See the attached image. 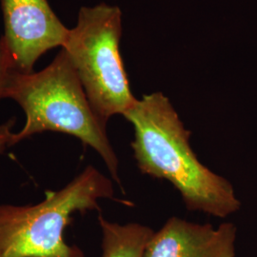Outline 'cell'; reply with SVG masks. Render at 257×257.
Instances as JSON below:
<instances>
[{
    "instance_id": "6da1fadb",
    "label": "cell",
    "mask_w": 257,
    "mask_h": 257,
    "mask_svg": "<svg viewBox=\"0 0 257 257\" xmlns=\"http://www.w3.org/2000/svg\"><path fill=\"white\" fill-rule=\"evenodd\" d=\"M123 116L135 128L132 149L143 175L169 181L189 211L218 218L239 211L232 185L199 161L190 144L192 133L163 92L144 94Z\"/></svg>"
},
{
    "instance_id": "7a4b0ae2",
    "label": "cell",
    "mask_w": 257,
    "mask_h": 257,
    "mask_svg": "<svg viewBox=\"0 0 257 257\" xmlns=\"http://www.w3.org/2000/svg\"><path fill=\"white\" fill-rule=\"evenodd\" d=\"M3 98L17 102L26 115L24 127L13 135L11 147L45 132L73 136L100 156L112 179L121 185L119 160L107 135V125L92 109L63 49L51 64L37 73L12 71Z\"/></svg>"
},
{
    "instance_id": "3957f363",
    "label": "cell",
    "mask_w": 257,
    "mask_h": 257,
    "mask_svg": "<svg viewBox=\"0 0 257 257\" xmlns=\"http://www.w3.org/2000/svg\"><path fill=\"white\" fill-rule=\"evenodd\" d=\"M113 195L110 178L88 166L61 190L46 191L38 204L0 205V257H86L65 242V229L74 213L98 211V201Z\"/></svg>"
},
{
    "instance_id": "277c9868",
    "label": "cell",
    "mask_w": 257,
    "mask_h": 257,
    "mask_svg": "<svg viewBox=\"0 0 257 257\" xmlns=\"http://www.w3.org/2000/svg\"><path fill=\"white\" fill-rule=\"evenodd\" d=\"M121 36V10L100 3L80 9L77 24L70 29L62 47L92 109L106 125L113 115L123 116L137 101L120 55Z\"/></svg>"
},
{
    "instance_id": "5b68a950",
    "label": "cell",
    "mask_w": 257,
    "mask_h": 257,
    "mask_svg": "<svg viewBox=\"0 0 257 257\" xmlns=\"http://www.w3.org/2000/svg\"><path fill=\"white\" fill-rule=\"evenodd\" d=\"M4 20L2 40L14 71L34 72L37 60L64 46L70 29L56 17L48 0H0Z\"/></svg>"
},
{
    "instance_id": "8992f818",
    "label": "cell",
    "mask_w": 257,
    "mask_h": 257,
    "mask_svg": "<svg viewBox=\"0 0 257 257\" xmlns=\"http://www.w3.org/2000/svg\"><path fill=\"white\" fill-rule=\"evenodd\" d=\"M236 234L230 222L213 228L173 216L153 233L143 257H234Z\"/></svg>"
},
{
    "instance_id": "52a82bcc",
    "label": "cell",
    "mask_w": 257,
    "mask_h": 257,
    "mask_svg": "<svg viewBox=\"0 0 257 257\" xmlns=\"http://www.w3.org/2000/svg\"><path fill=\"white\" fill-rule=\"evenodd\" d=\"M102 230V257H143L155 230L139 223L121 225L98 215Z\"/></svg>"
},
{
    "instance_id": "ba28073f",
    "label": "cell",
    "mask_w": 257,
    "mask_h": 257,
    "mask_svg": "<svg viewBox=\"0 0 257 257\" xmlns=\"http://www.w3.org/2000/svg\"><path fill=\"white\" fill-rule=\"evenodd\" d=\"M14 71L7 50L4 46L2 37L0 38V100L3 99V92L10 73Z\"/></svg>"
},
{
    "instance_id": "9c48e42d",
    "label": "cell",
    "mask_w": 257,
    "mask_h": 257,
    "mask_svg": "<svg viewBox=\"0 0 257 257\" xmlns=\"http://www.w3.org/2000/svg\"><path fill=\"white\" fill-rule=\"evenodd\" d=\"M16 124V118H11L0 125V154H3L7 148L11 147L13 138V128Z\"/></svg>"
}]
</instances>
